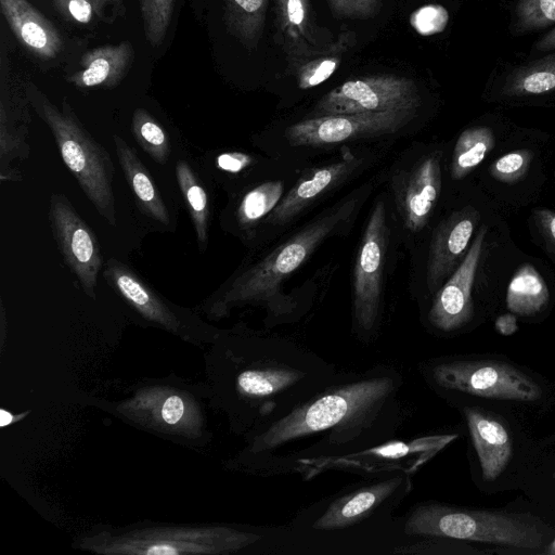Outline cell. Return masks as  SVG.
Here are the masks:
<instances>
[{
    "instance_id": "5",
    "label": "cell",
    "mask_w": 555,
    "mask_h": 555,
    "mask_svg": "<svg viewBox=\"0 0 555 555\" xmlns=\"http://www.w3.org/2000/svg\"><path fill=\"white\" fill-rule=\"evenodd\" d=\"M425 373L440 389L516 401H534L541 397L538 384L501 361H442L428 364Z\"/></svg>"
},
{
    "instance_id": "3",
    "label": "cell",
    "mask_w": 555,
    "mask_h": 555,
    "mask_svg": "<svg viewBox=\"0 0 555 555\" xmlns=\"http://www.w3.org/2000/svg\"><path fill=\"white\" fill-rule=\"evenodd\" d=\"M28 98L51 130L64 164L85 195L99 215L115 225V167L106 149L83 127L66 101L59 108L36 88H30Z\"/></svg>"
},
{
    "instance_id": "16",
    "label": "cell",
    "mask_w": 555,
    "mask_h": 555,
    "mask_svg": "<svg viewBox=\"0 0 555 555\" xmlns=\"http://www.w3.org/2000/svg\"><path fill=\"white\" fill-rule=\"evenodd\" d=\"M361 162L350 154L344 156L339 162L310 171L299 179L288 194L281 199L266 218L267 223L278 225L288 222L320 195L349 176Z\"/></svg>"
},
{
    "instance_id": "39",
    "label": "cell",
    "mask_w": 555,
    "mask_h": 555,
    "mask_svg": "<svg viewBox=\"0 0 555 555\" xmlns=\"http://www.w3.org/2000/svg\"><path fill=\"white\" fill-rule=\"evenodd\" d=\"M542 232L555 244V212L539 209L534 212Z\"/></svg>"
},
{
    "instance_id": "17",
    "label": "cell",
    "mask_w": 555,
    "mask_h": 555,
    "mask_svg": "<svg viewBox=\"0 0 555 555\" xmlns=\"http://www.w3.org/2000/svg\"><path fill=\"white\" fill-rule=\"evenodd\" d=\"M104 276L115 292L144 318L169 328L178 326L179 320L167 301L128 266L109 258Z\"/></svg>"
},
{
    "instance_id": "26",
    "label": "cell",
    "mask_w": 555,
    "mask_h": 555,
    "mask_svg": "<svg viewBox=\"0 0 555 555\" xmlns=\"http://www.w3.org/2000/svg\"><path fill=\"white\" fill-rule=\"evenodd\" d=\"M555 90V53L512 73L504 85L507 95L542 94Z\"/></svg>"
},
{
    "instance_id": "41",
    "label": "cell",
    "mask_w": 555,
    "mask_h": 555,
    "mask_svg": "<svg viewBox=\"0 0 555 555\" xmlns=\"http://www.w3.org/2000/svg\"><path fill=\"white\" fill-rule=\"evenodd\" d=\"M535 49L539 52H547L555 49V27L548 34H546V36H544L539 42H537Z\"/></svg>"
},
{
    "instance_id": "2",
    "label": "cell",
    "mask_w": 555,
    "mask_h": 555,
    "mask_svg": "<svg viewBox=\"0 0 555 555\" xmlns=\"http://www.w3.org/2000/svg\"><path fill=\"white\" fill-rule=\"evenodd\" d=\"M359 202L358 195L324 211L266 258L234 278L219 294L215 309L225 313L238 305L266 302L274 314H279L275 299L283 280L298 269L323 241L350 222Z\"/></svg>"
},
{
    "instance_id": "44",
    "label": "cell",
    "mask_w": 555,
    "mask_h": 555,
    "mask_svg": "<svg viewBox=\"0 0 555 555\" xmlns=\"http://www.w3.org/2000/svg\"><path fill=\"white\" fill-rule=\"evenodd\" d=\"M553 478L555 479V473L553 474Z\"/></svg>"
},
{
    "instance_id": "14",
    "label": "cell",
    "mask_w": 555,
    "mask_h": 555,
    "mask_svg": "<svg viewBox=\"0 0 555 555\" xmlns=\"http://www.w3.org/2000/svg\"><path fill=\"white\" fill-rule=\"evenodd\" d=\"M441 190L440 160L430 155L403 173L397 190V205L405 228L421 231L427 223Z\"/></svg>"
},
{
    "instance_id": "33",
    "label": "cell",
    "mask_w": 555,
    "mask_h": 555,
    "mask_svg": "<svg viewBox=\"0 0 555 555\" xmlns=\"http://www.w3.org/2000/svg\"><path fill=\"white\" fill-rule=\"evenodd\" d=\"M530 159V151L509 152L492 165L491 173L495 179L504 182L515 181L526 172Z\"/></svg>"
},
{
    "instance_id": "10",
    "label": "cell",
    "mask_w": 555,
    "mask_h": 555,
    "mask_svg": "<svg viewBox=\"0 0 555 555\" xmlns=\"http://www.w3.org/2000/svg\"><path fill=\"white\" fill-rule=\"evenodd\" d=\"M416 111H390L317 116L289 126L285 137L292 145L320 146L399 131Z\"/></svg>"
},
{
    "instance_id": "22",
    "label": "cell",
    "mask_w": 555,
    "mask_h": 555,
    "mask_svg": "<svg viewBox=\"0 0 555 555\" xmlns=\"http://www.w3.org/2000/svg\"><path fill=\"white\" fill-rule=\"evenodd\" d=\"M269 0H227L224 21L229 31L247 49L262 36Z\"/></svg>"
},
{
    "instance_id": "9",
    "label": "cell",
    "mask_w": 555,
    "mask_h": 555,
    "mask_svg": "<svg viewBox=\"0 0 555 555\" xmlns=\"http://www.w3.org/2000/svg\"><path fill=\"white\" fill-rule=\"evenodd\" d=\"M49 219L64 261L85 294L95 298L103 257L94 232L64 194L53 193L50 196Z\"/></svg>"
},
{
    "instance_id": "19",
    "label": "cell",
    "mask_w": 555,
    "mask_h": 555,
    "mask_svg": "<svg viewBox=\"0 0 555 555\" xmlns=\"http://www.w3.org/2000/svg\"><path fill=\"white\" fill-rule=\"evenodd\" d=\"M472 441L479 459L482 477L495 480L508 464L513 442L506 428L476 409L464 410Z\"/></svg>"
},
{
    "instance_id": "23",
    "label": "cell",
    "mask_w": 555,
    "mask_h": 555,
    "mask_svg": "<svg viewBox=\"0 0 555 555\" xmlns=\"http://www.w3.org/2000/svg\"><path fill=\"white\" fill-rule=\"evenodd\" d=\"M548 300V289L540 273L531 266L519 268L512 278L506 294L508 309L530 315L540 311Z\"/></svg>"
},
{
    "instance_id": "18",
    "label": "cell",
    "mask_w": 555,
    "mask_h": 555,
    "mask_svg": "<svg viewBox=\"0 0 555 555\" xmlns=\"http://www.w3.org/2000/svg\"><path fill=\"white\" fill-rule=\"evenodd\" d=\"M133 57V47L127 40L92 49L81 56V68L67 81L78 89L114 88L129 72Z\"/></svg>"
},
{
    "instance_id": "34",
    "label": "cell",
    "mask_w": 555,
    "mask_h": 555,
    "mask_svg": "<svg viewBox=\"0 0 555 555\" xmlns=\"http://www.w3.org/2000/svg\"><path fill=\"white\" fill-rule=\"evenodd\" d=\"M338 18H369L382 7V0H325Z\"/></svg>"
},
{
    "instance_id": "37",
    "label": "cell",
    "mask_w": 555,
    "mask_h": 555,
    "mask_svg": "<svg viewBox=\"0 0 555 555\" xmlns=\"http://www.w3.org/2000/svg\"><path fill=\"white\" fill-rule=\"evenodd\" d=\"M184 412V404L179 396H170L162 409L163 420L170 425L177 424Z\"/></svg>"
},
{
    "instance_id": "24",
    "label": "cell",
    "mask_w": 555,
    "mask_h": 555,
    "mask_svg": "<svg viewBox=\"0 0 555 555\" xmlns=\"http://www.w3.org/2000/svg\"><path fill=\"white\" fill-rule=\"evenodd\" d=\"M343 43L310 51L292 57L293 73L300 89H310L327 80L341 62Z\"/></svg>"
},
{
    "instance_id": "21",
    "label": "cell",
    "mask_w": 555,
    "mask_h": 555,
    "mask_svg": "<svg viewBox=\"0 0 555 555\" xmlns=\"http://www.w3.org/2000/svg\"><path fill=\"white\" fill-rule=\"evenodd\" d=\"M276 27L289 57L317 48L309 0H276Z\"/></svg>"
},
{
    "instance_id": "7",
    "label": "cell",
    "mask_w": 555,
    "mask_h": 555,
    "mask_svg": "<svg viewBox=\"0 0 555 555\" xmlns=\"http://www.w3.org/2000/svg\"><path fill=\"white\" fill-rule=\"evenodd\" d=\"M388 233L386 207L379 201L367 220L353 269L354 321L364 335L375 328L379 318Z\"/></svg>"
},
{
    "instance_id": "4",
    "label": "cell",
    "mask_w": 555,
    "mask_h": 555,
    "mask_svg": "<svg viewBox=\"0 0 555 555\" xmlns=\"http://www.w3.org/2000/svg\"><path fill=\"white\" fill-rule=\"evenodd\" d=\"M403 532L425 538H450L539 550L547 539L543 525L527 514L457 508L422 503L408 514Z\"/></svg>"
},
{
    "instance_id": "28",
    "label": "cell",
    "mask_w": 555,
    "mask_h": 555,
    "mask_svg": "<svg viewBox=\"0 0 555 555\" xmlns=\"http://www.w3.org/2000/svg\"><path fill=\"white\" fill-rule=\"evenodd\" d=\"M282 181H268L247 192L237 207L238 222L250 227L268 217L282 199Z\"/></svg>"
},
{
    "instance_id": "30",
    "label": "cell",
    "mask_w": 555,
    "mask_h": 555,
    "mask_svg": "<svg viewBox=\"0 0 555 555\" xmlns=\"http://www.w3.org/2000/svg\"><path fill=\"white\" fill-rule=\"evenodd\" d=\"M146 41L151 47L162 44L171 23L175 0H139Z\"/></svg>"
},
{
    "instance_id": "1",
    "label": "cell",
    "mask_w": 555,
    "mask_h": 555,
    "mask_svg": "<svg viewBox=\"0 0 555 555\" xmlns=\"http://www.w3.org/2000/svg\"><path fill=\"white\" fill-rule=\"evenodd\" d=\"M402 376L392 367L338 373L286 413L251 431L250 468L272 476L391 440L402 420Z\"/></svg>"
},
{
    "instance_id": "36",
    "label": "cell",
    "mask_w": 555,
    "mask_h": 555,
    "mask_svg": "<svg viewBox=\"0 0 555 555\" xmlns=\"http://www.w3.org/2000/svg\"><path fill=\"white\" fill-rule=\"evenodd\" d=\"M253 158L241 152L223 153L217 157V166L224 171L236 173L249 166Z\"/></svg>"
},
{
    "instance_id": "32",
    "label": "cell",
    "mask_w": 555,
    "mask_h": 555,
    "mask_svg": "<svg viewBox=\"0 0 555 555\" xmlns=\"http://www.w3.org/2000/svg\"><path fill=\"white\" fill-rule=\"evenodd\" d=\"M449 22L447 9L440 4H427L410 15V24L422 36H433L444 30Z\"/></svg>"
},
{
    "instance_id": "11",
    "label": "cell",
    "mask_w": 555,
    "mask_h": 555,
    "mask_svg": "<svg viewBox=\"0 0 555 555\" xmlns=\"http://www.w3.org/2000/svg\"><path fill=\"white\" fill-rule=\"evenodd\" d=\"M411 475L392 473L376 481L357 487L331 501L313 519L315 531L348 529L396 505L410 491Z\"/></svg>"
},
{
    "instance_id": "6",
    "label": "cell",
    "mask_w": 555,
    "mask_h": 555,
    "mask_svg": "<svg viewBox=\"0 0 555 555\" xmlns=\"http://www.w3.org/2000/svg\"><path fill=\"white\" fill-rule=\"evenodd\" d=\"M420 96L415 82L397 75H372L348 80L324 94L313 109V117L416 111Z\"/></svg>"
},
{
    "instance_id": "40",
    "label": "cell",
    "mask_w": 555,
    "mask_h": 555,
    "mask_svg": "<svg viewBox=\"0 0 555 555\" xmlns=\"http://www.w3.org/2000/svg\"><path fill=\"white\" fill-rule=\"evenodd\" d=\"M495 328L503 335H511L517 331L516 318L513 314H503L495 321Z\"/></svg>"
},
{
    "instance_id": "42",
    "label": "cell",
    "mask_w": 555,
    "mask_h": 555,
    "mask_svg": "<svg viewBox=\"0 0 555 555\" xmlns=\"http://www.w3.org/2000/svg\"><path fill=\"white\" fill-rule=\"evenodd\" d=\"M0 414H1V416H0V425L2 427L9 425L12 422L13 416H12L11 413H9L5 410L1 409Z\"/></svg>"
},
{
    "instance_id": "8",
    "label": "cell",
    "mask_w": 555,
    "mask_h": 555,
    "mask_svg": "<svg viewBox=\"0 0 555 555\" xmlns=\"http://www.w3.org/2000/svg\"><path fill=\"white\" fill-rule=\"evenodd\" d=\"M456 435H437L411 441L388 440L357 452L315 461L300 473L311 477L321 470L340 469L352 473H405L412 475L430 457L437 454Z\"/></svg>"
},
{
    "instance_id": "15",
    "label": "cell",
    "mask_w": 555,
    "mask_h": 555,
    "mask_svg": "<svg viewBox=\"0 0 555 555\" xmlns=\"http://www.w3.org/2000/svg\"><path fill=\"white\" fill-rule=\"evenodd\" d=\"M0 7L17 41L34 56L53 60L63 50L60 31L27 0H0Z\"/></svg>"
},
{
    "instance_id": "13",
    "label": "cell",
    "mask_w": 555,
    "mask_h": 555,
    "mask_svg": "<svg viewBox=\"0 0 555 555\" xmlns=\"http://www.w3.org/2000/svg\"><path fill=\"white\" fill-rule=\"evenodd\" d=\"M479 214L470 206L453 212L436 229L427 262V285L434 293L465 256Z\"/></svg>"
},
{
    "instance_id": "35",
    "label": "cell",
    "mask_w": 555,
    "mask_h": 555,
    "mask_svg": "<svg viewBox=\"0 0 555 555\" xmlns=\"http://www.w3.org/2000/svg\"><path fill=\"white\" fill-rule=\"evenodd\" d=\"M56 10L77 24H89L94 13L92 0H53Z\"/></svg>"
},
{
    "instance_id": "12",
    "label": "cell",
    "mask_w": 555,
    "mask_h": 555,
    "mask_svg": "<svg viewBox=\"0 0 555 555\" xmlns=\"http://www.w3.org/2000/svg\"><path fill=\"white\" fill-rule=\"evenodd\" d=\"M487 229L483 227L453 274L437 292L428 312L430 324L451 332L466 324L473 315L472 288Z\"/></svg>"
},
{
    "instance_id": "29",
    "label": "cell",
    "mask_w": 555,
    "mask_h": 555,
    "mask_svg": "<svg viewBox=\"0 0 555 555\" xmlns=\"http://www.w3.org/2000/svg\"><path fill=\"white\" fill-rule=\"evenodd\" d=\"M132 132L140 146L154 162L164 165L170 154L167 132L145 109L137 108L132 115Z\"/></svg>"
},
{
    "instance_id": "27",
    "label": "cell",
    "mask_w": 555,
    "mask_h": 555,
    "mask_svg": "<svg viewBox=\"0 0 555 555\" xmlns=\"http://www.w3.org/2000/svg\"><path fill=\"white\" fill-rule=\"evenodd\" d=\"M176 177L188 205L198 244H204L208 235L209 203L207 193L188 163L182 160L177 163Z\"/></svg>"
},
{
    "instance_id": "43",
    "label": "cell",
    "mask_w": 555,
    "mask_h": 555,
    "mask_svg": "<svg viewBox=\"0 0 555 555\" xmlns=\"http://www.w3.org/2000/svg\"><path fill=\"white\" fill-rule=\"evenodd\" d=\"M547 553L555 554V539L551 543V545H550V547L547 550Z\"/></svg>"
},
{
    "instance_id": "20",
    "label": "cell",
    "mask_w": 555,
    "mask_h": 555,
    "mask_svg": "<svg viewBox=\"0 0 555 555\" xmlns=\"http://www.w3.org/2000/svg\"><path fill=\"white\" fill-rule=\"evenodd\" d=\"M113 139L118 163L139 207L153 220L162 224H169L170 216L168 208L135 150L117 134Z\"/></svg>"
},
{
    "instance_id": "31",
    "label": "cell",
    "mask_w": 555,
    "mask_h": 555,
    "mask_svg": "<svg viewBox=\"0 0 555 555\" xmlns=\"http://www.w3.org/2000/svg\"><path fill=\"white\" fill-rule=\"evenodd\" d=\"M516 26L519 30H532L555 23V0H518Z\"/></svg>"
},
{
    "instance_id": "38",
    "label": "cell",
    "mask_w": 555,
    "mask_h": 555,
    "mask_svg": "<svg viewBox=\"0 0 555 555\" xmlns=\"http://www.w3.org/2000/svg\"><path fill=\"white\" fill-rule=\"evenodd\" d=\"M94 13L101 20H107L108 14L114 11L120 15L125 11L124 0H92Z\"/></svg>"
},
{
    "instance_id": "25",
    "label": "cell",
    "mask_w": 555,
    "mask_h": 555,
    "mask_svg": "<svg viewBox=\"0 0 555 555\" xmlns=\"http://www.w3.org/2000/svg\"><path fill=\"white\" fill-rule=\"evenodd\" d=\"M493 145V133L487 127H475L463 131L456 141L452 156V178L463 179L485 159Z\"/></svg>"
}]
</instances>
